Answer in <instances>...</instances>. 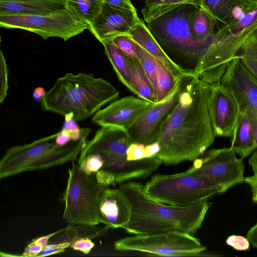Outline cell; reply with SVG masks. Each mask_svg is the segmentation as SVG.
Instances as JSON below:
<instances>
[{
	"mask_svg": "<svg viewBox=\"0 0 257 257\" xmlns=\"http://www.w3.org/2000/svg\"><path fill=\"white\" fill-rule=\"evenodd\" d=\"M0 255L1 256L3 257V256H5V257H7V256H22V255H17V254H11V253H6V252H3V251H1L0 252Z\"/></svg>",
	"mask_w": 257,
	"mask_h": 257,
	"instance_id": "48",
	"label": "cell"
},
{
	"mask_svg": "<svg viewBox=\"0 0 257 257\" xmlns=\"http://www.w3.org/2000/svg\"><path fill=\"white\" fill-rule=\"evenodd\" d=\"M65 10L79 20L90 24L100 14L102 0H64Z\"/></svg>",
	"mask_w": 257,
	"mask_h": 257,
	"instance_id": "27",
	"label": "cell"
},
{
	"mask_svg": "<svg viewBox=\"0 0 257 257\" xmlns=\"http://www.w3.org/2000/svg\"><path fill=\"white\" fill-rule=\"evenodd\" d=\"M43 248V246L32 241L25 247L22 255L24 257L37 256L42 251Z\"/></svg>",
	"mask_w": 257,
	"mask_h": 257,
	"instance_id": "39",
	"label": "cell"
},
{
	"mask_svg": "<svg viewBox=\"0 0 257 257\" xmlns=\"http://www.w3.org/2000/svg\"><path fill=\"white\" fill-rule=\"evenodd\" d=\"M208 108L215 136L231 138L240 112L233 93L220 82L211 85Z\"/></svg>",
	"mask_w": 257,
	"mask_h": 257,
	"instance_id": "15",
	"label": "cell"
},
{
	"mask_svg": "<svg viewBox=\"0 0 257 257\" xmlns=\"http://www.w3.org/2000/svg\"><path fill=\"white\" fill-rule=\"evenodd\" d=\"M118 187L132 206L131 219L123 229L134 234L178 231L194 235L201 228L210 206L205 200L188 206H175L158 202L145 191L144 185L134 180Z\"/></svg>",
	"mask_w": 257,
	"mask_h": 257,
	"instance_id": "2",
	"label": "cell"
},
{
	"mask_svg": "<svg viewBox=\"0 0 257 257\" xmlns=\"http://www.w3.org/2000/svg\"><path fill=\"white\" fill-rule=\"evenodd\" d=\"M257 3V0H201V8L224 25L237 7Z\"/></svg>",
	"mask_w": 257,
	"mask_h": 257,
	"instance_id": "26",
	"label": "cell"
},
{
	"mask_svg": "<svg viewBox=\"0 0 257 257\" xmlns=\"http://www.w3.org/2000/svg\"><path fill=\"white\" fill-rule=\"evenodd\" d=\"M128 161H138L146 158V146L140 143H131L126 151Z\"/></svg>",
	"mask_w": 257,
	"mask_h": 257,
	"instance_id": "36",
	"label": "cell"
},
{
	"mask_svg": "<svg viewBox=\"0 0 257 257\" xmlns=\"http://www.w3.org/2000/svg\"><path fill=\"white\" fill-rule=\"evenodd\" d=\"M231 138L230 147L242 159L255 150L252 128L247 117L243 112H239Z\"/></svg>",
	"mask_w": 257,
	"mask_h": 257,
	"instance_id": "21",
	"label": "cell"
},
{
	"mask_svg": "<svg viewBox=\"0 0 257 257\" xmlns=\"http://www.w3.org/2000/svg\"><path fill=\"white\" fill-rule=\"evenodd\" d=\"M115 250L140 251L161 256L196 255L206 248L194 235L178 231L135 234L114 242Z\"/></svg>",
	"mask_w": 257,
	"mask_h": 257,
	"instance_id": "11",
	"label": "cell"
},
{
	"mask_svg": "<svg viewBox=\"0 0 257 257\" xmlns=\"http://www.w3.org/2000/svg\"><path fill=\"white\" fill-rule=\"evenodd\" d=\"M198 7L180 5L146 25L169 58L184 73L197 76L202 58L213 40L201 42L191 34L189 19Z\"/></svg>",
	"mask_w": 257,
	"mask_h": 257,
	"instance_id": "4",
	"label": "cell"
},
{
	"mask_svg": "<svg viewBox=\"0 0 257 257\" xmlns=\"http://www.w3.org/2000/svg\"><path fill=\"white\" fill-rule=\"evenodd\" d=\"M161 150V147L158 142L146 145V158H149L156 156Z\"/></svg>",
	"mask_w": 257,
	"mask_h": 257,
	"instance_id": "41",
	"label": "cell"
},
{
	"mask_svg": "<svg viewBox=\"0 0 257 257\" xmlns=\"http://www.w3.org/2000/svg\"><path fill=\"white\" fill-rule=\"evenodd\" d=\"M132 72V84L136 95L153 104L157 102L154 87L140 59L128 56Z\"/></svg>",
	"mask_w": 257,
	"mask_h": 257,
	"instance_id": "25",
	"label": "cell"
},
{
	"mask_svg": "<svg viewBox=\"0 0 257 257\" xmlns=\"http://www.w3.org/2000/svg\"><path fill=\"white\" fill-rule=\"evenodd\" d=\"M119 95L110 82L93 73H67L56 80L40 101L44 110L64 116L72 113L76 121H80L93 115Z\"/></svg>",
	"mask_w": 257,
	"mask_h": 257,
	"instance_id": "3",
	"label": "cell"
},
{
	"mask_svg": "<svg viewBox=\"0 0 257 257\" xmlns=\"http://www.w3.org/2000/svg\"><path fill=\"white\" fill-rule=\"evenodd\" d=\"M65 249H56V250H42V251L37 255L38 257H43L52 254L61 253L64 252Z\"/></svg>",
	"mask_w": 257,
	"mask_h": 257,
	"instance_id": "47",
	"label": "cell"
},
{
	"mask_svg": "<svg viewBox=\"0 0 257 257\" xmlns=\"http://www.w3.org/2000/svg\"><path fill=\"white\" fill-rule=\"evenodd\" d=\"M104 52L110 61L119 80L136 95L132 80V72L128 57L116 46L111 40L102 44Z\"/></svg>",
	"mask_w": 257,
	"mask_h": 257,
	"instance_id": "23",
	"label": "cell"
},
{
	"mask_svg": "<svg viewBox=\"0 0 257 257\" xmlns=\"http://www.w3.org/2000/svg\"><path fill=\"white\" fill-rule=\"evenodd\" d=\"M145 192L161 203L188 206L223 193L213 181L188 170L177 174H156L144 185Z\"/></svg>",
	"mask_w": 257,
	"mask_h": 257,
	"instance_id": "8",
	"label": "cell"
},
{
	"mask_svg": "<svg viewBox=\"0 0 257 257\" xmlns=\"http://www.w3.org/2000/svg\"><path fill=\"white\" fill-rule=\"evenodd\" d=\"M98 212L100 223L108 228H123L131 219L132 210L128 198L118 187H107L100 201Z\"/></svg>",
	"mask_w": 257,
	"mask_h": 257,
	"instance_id": "18",
	"label": "cell"
},
{
	"mask_svg": "<svg viewBox=\"0 0 257 257\" xmlns=\"http://www.w3.org/2000/svg\"><path fill=\"white\" fill-rule=\"evenodd\" d=\"M0 103L2 104L7 95L9 89V70L6 58L2 50L0 54Z\"/></svg>",
	"mask_w": 257,
	"mask_h": 257,
	"instance_id": "34",
	"label": "cell"
},
{
	"mask_svg": "<svg viewBox=\"0 0 257 257\" xmlns=\"http://www.w3.org/2000/svg\"><path fill=\"white\" fill-rule=\"evenodd\" d=\"M231 148L213 149L194 161L190 168L219 185L224 193L234 185L244 182L243 159L237 158Z\"/></svg>",
	"mask_w": 257,
	"mask_h": 257,
	"instance_id": "13",
	"label": "cell"
},
{
	"mask_svg": "<svg viewBox=\"0 0 257 257\" xmlns=\"http://www.w3.org/2000/svg\"><path fill=\"white\" fill-rule=\"evenodd\" d=\"M103 164V160L99 154H89L78 165L80 168L86 173L95 174L102 169Z\"/></svg>",
	"mask_w": 257,
	"mask_h": 257,
	"instance_id": "33",
	"label": "cell"
},
{
	"mask_svg": "<svg viewBox=\"0 0 257 257\" xmlns=\"http://www.w3.org/2000/svg\"><path fill=\"white\" fill-rule=\"evenodd\" d=\"M186 4L201 7V0H145L142 10L144 20L148 23L176 7Z\"/></svg>",
	"mask_w": 257,
	"mask_h": 257,
	"instance_id": "28",
	"label": "cell"
},
{
	"mask_svg": "<svg viewBox=\"0 0 257 257\" xmlns=\"http://www.w3.org/2000/svg\"><path fill=\"white\" fill-rule=\"evenodd\" d=\"M237 55L245 67L257 80V38L254 34L245 41Z\"/></svg>",
	"mask_w": 257,
	"mask_h": 257,
	"instance_id": "29",
	"label": "cell"
},
{
	"mask_svg": "<svg viewBox=\"0 0 257 257\" xmlns=\"http://www.w3.org/2000/svg\"><path fill=\"white\" fill-rule=\"evenodd\" d=\"M153 103L133 95L112 101L92 116L93 123L100 126L111 125L128 128Z\"/></svg>",
	"mask_w": 257,
	"mask_h": 257,
	"instance_id": "17",
	"label": "cell"
},
{
	"mask_svg": "<svg viewBox=\"0 0 257 257\" xmlns=\"http://www.w3.org/2000/svg\"><path fill=\"white\" fill-rule=\"evenodd\" d=\"M246 237L254 248H257V222L247 231Z\"/></svg>",
	"mask_w": 257,
	"mask_h": 257,
	"instance_id": "42",
	"label": "cell"
},
{
	"mask_svg": "<svg viewBox=\"0 0 257 257\" xmlns=\"http://www.w3.org/2000/svg\"><path fill=\"white\" fill-rule=\"evenodd\" d=\"M157 71V102L164 99L173 89L178 78L156 59Z\"/></svg>",
	"mask_w": 257,
	"mask_h": 257,
	"instance_id": "30",
	"label": "cell"
},
{
	"mask_svg": "<svg viewBox=\"0 0 257 257\" xmlns=\"http://www.w3.org/2000/svg\"><path fill=\"white\" fill-rule=\"evenodd\" d=\"M135 43L144 69L154 87L156 97L157 83V71L156 64V59L139 44L136 42H135Z\"/></svg>",
	"mask_w": 257,
	"mask_h": 257,
	"instance_id": "31",
	"label": "cell"
},
{
	"mask_svg": "<svg viewBox=\"0 0 257 257\" xmlns=\"http://www.w3.org/2000/svg\"><path fill=\"white\" fill-rule=\"evenodd\" d=\"M45 89L41 87L36 88L33 93V97L34 99L37 101L40 100L42 97H43L46 94Z\"/></svg>",
	"mask_w": 257,
	"mask_h": 257,
	"instance_id": "46",
	"label": "cell"
},
{
	"mask_svg": "<svg viewBox=\"0 0 257 257\" xmlns=\"http://www.w3.org/2000/svg\"><path fill=\"white\" fill-rule=\"evenodd\" d=\"M127 130L115 126H101L93 137L87 140L77 160L80 164L89 154L102 158V170L112 174L115 183L145 179L159 168L162 161L157 156L138 161H128L126 151L131 144Z\"/></svg>",
	"mask_w": 257,
	"mask_h": 257,
	"instance_id": "6",
	"label": "cell"
},
{
	"mask_svg": "<svg viewBox=\"0 0 257 257\" xmlns=\"http://www.w3.org/2000/svg\"><path fill=\"white\" fill-rule=\"evenodd\" d=\"M107 226L97 227L83 224H68L65 227L59 229L49 240V243L73 242L81 238H89L94 239L106 235L108 232Z\"/></svg>",
	"mask_w": 257,
	"mask_h": 257,
	"instance_id": "22",
	"label": "cell"
},
{
	"mask_svg": "<svg viewBox=\"0 0 257 257\" xmlns=\"http://www.w3.org/2000/svg\"><path fill=\"white\" fill-rule=\"evenodd\" d=\"M0 26L23 29L46 40L57 37L64 41L88 30L89 25L66 10L48 14H0Z\"/></svg>",
	"mask_w": 257,
	"mask_h": 257,
	"instance_id": "10",
	"label": "cell"
},
{
	"mask_svg": "<svg viewBox=\"0 0 257 257\" xmlns=\"http://www.w3.org/2000/svg\"><path fill=\"white\" fill-rule=\"evenodd\" d=\"M195 75L183 73L169 94L151 106L127 130L132 143L158 142L161 126L178 103L180 96Z\"/></svg>",
	"mask_w": 257,
	"mask_h": 257,
	"instance_id": "12",
	"label": "cell"
},
{
	"mask_svg": "<svg viewBox=\"0 0 257 257\" xmlns=\"http://www.w3.org/2000/svg\"><path fill=\"white\" fill-rule=\"evenodd\" d=\"M106 187L98 182L94 174L86 173L77 163H73L60 198L64 204L63 218L65 222L91 225L100 223L98 208Z\"/></svg>",
	"mask_w": 257,
	"mask_h": 257,
	"instance_id": "9",
	"label": "cell"
},
{
	"mask_svg": "<svg viewBox=\"0 0 257 257\" xmlns=\"http://www.w3.org/2000/svg\"><path fill=\"white\" fill-rule=\"evenodd\" d=\"M94 246V243L89 238L79 239L71 243L70 246L73 250L81 251L84 254H88Z\"/></svg>",
	"mask_w": 257,
	"mask_h": 257,
	"instance_id": "37",
	"label": "cell"
},
{
	"mask_svg": "<svg viewBox=\"0 0 257 257\" xmlns=\"http://www.w3.org/2000/svg\"><path fill=\"white\" fill-rule=\"evenodd\" d=\"M216 24L214 19L199 6L192 13L189 21L191 34L201 42L213 40Z\"/></svg>",
	"mask_w": 257,
	"mask_h": 257,
	"instance_id": "24",
	"label": "cell"
},
{
	"mask_svg": "<svg viewBox=\"0 0 257 257\" xmlns=\"http://www.w3.org/2000/svg\"><path fill=\"white\" fill-rule=\"evenodd\" d=\"M57 232V231L50 233L48 235L39 237L36 239H34L33 241L35 243L40 245L43 247L46 246L49 243L50 239Z\"/></svg>",
	"mask_w": 257,
	"mask_h": 257,
	"instance_id": "43",
	"label": "cell"
},
{
	"mask_svg": "<svg viewBox=\"0 0 257 257\" xmlns=\"http://www.w3.org/2000/svg\"><path fill=\"white\" fill-rule=\"evenodd\" d=\"M109 5L120 9L136 11L130 0H102Z\"/></svg>",
	"mask_w": 257,
	"mask_h": 257,
	"instance_id": "38",
	"label": "cell"
},
{
	"mask_svg": "<svg viewBox=\"0 0 257 257\" xmlns=\"http://www.w3.org/2000/svg\"><path fill=\"white\" fill-rule=\"evenodd\" d=\"M210 87L194 76L163 122L158 141L161 150L157 156L164 164L194 161L214 143L216 136L208 108Z\"/></svg>",
	"mask_w": 257,
	"mask_h": 257,
	"instance_id": "1",
	"label": "cell"
},
{
	"mask_svg": "<svg viewBox=\"0 0 257 257\" xmlns=\"http://www.w3.org/2000/svg\"><path fill=\"white\" fill-rule=\"evenodd\" d=\"M257 30V3L236 7L214 33L201 61L197 76L212 85L219 83L243 44Z\"/></svg>",
	"mask_w": 257,
	"mask_h": 257,
	"instance_id": "5",
	"label": "cell"
},
{
	"mask_svg": "<svg viewBox=\"0 0 257 257\" xmlns=\"http://www.w3.org/2000/svg\"><path fill=\"white\" fill-rule=\"evenodd\" d=\"M254 173H257V150H255L248 160Z\"/></svg>",
	"mask_w": 257,
	"mask_h": 257,
	"instance_id": "45",
	"label": "cell"
},
{
	"mask_svg": "<svg viewBox=\"0 0 257 257\" xmlns=\"http://www.w3.org/2000/svg\"><path fill=\"white\" fill-rule=\"evenodd\" d=\"M111 41L116 46L127 56L136 59H140L135 43L130 36H117Z\"/></svg>",
	"mask_w": 257,
	"mask_h": 257,
	"instance_id": "32",
	"label": "cell"
},
{
	"mask_svg": "<svg viewBox=\"0 0 257 257\" xmlns=\"http://www.w3.org/2000/svg\"><path fill=\"white\" fill-rule=\"evenodd\" d=\"M254 35L255 36V37L257 38V30L255 31V32L254 33Z\"/></svg>",
	"mask_w": 257,
	"mask_h": 257,
	"instance_id": "49",
	"label": "cell"
},
{
	"mask_svg": "<svg viewBox=\"0 0 257 257\" xmlns=\"http://www.w3.org/2000/svg\"><path fill=\"white\" fill-rule=\"evenodd\" d=\"M244 182L248 185L252 193V201L257 203V173L244 178Z\"/></svg>",
	"mask_w": 257,
	"mask_h": 257,
	"instance_id": "40",
	"label": "cell"
},
{
	"mask_svg": "<svg viewBox=\"0 0 257 257\" xmlns=\"http://www.w3.org/2000/svg\"><path fill=\"white\" fill-rule=\"evenodd\" d=\"M220 83L234 95L239 111L251 125L257 150V80L250 73L237 55L231 61Z\"/></svg>",
	"mask_w": 257,
	"mask_h": 257,
	"instance_id": "14",
	"label": "cell"
},
{
	"mask_svg": "<svg viewBox=\"0 0 257 257\" xmlns=\"http://www.w3.org/2000/svg\"><path fill=\"white\" fill-rule=\"evenodd\" d=\"M137 11L120 9L103 2L98 16L89 24L88 30L101 44L121 35H130L138 23Z\"/></svg>",
	"mask_w": 257,
	"mask_h": 257,
	"instance_id": "16",
	"label": "cell"
},
{
	"mask_svg": "<svg viewBox=\"0 0 257 257\" xmlns=\"http://www.w3.org/2000/svg\"><path fill=\"white\" fill-rule=\"evenodd\" d=\"M131 38L145 49L177 78L184 73L166 55L155 39L144 21L140 18L138 23L131 31Z\"/></svg>",
	"mask_w": 257,
	"mask_h": 257,
	"instance_id": "20",
	"label": "cell"
},
{
	"mask_svg": "<svg viewBox=\"0 0 257 257\" xmlns=\"http://www.w3.org/2000/svg\"><path fill=\"white\" fill-rule=\"evenodd\" d=\"M91 132V130L87 131L79 140L63 146L55 143L56 133L30 143L9 148L0 160V179L73 162L79 157Z\"/></svg>",
	"mask_w": 257,
	"mask_h": 257,
	"instance_id": "7",
	"label": "cell"
},
{
	"mask_svg": "<svg viewBox=\"0 0 257 257\" xmlns=\"http://www.w3.org/2000/svg\"><path fill=\"white\" fill-rule=\"evenodd\" d=\"M70 244L68 242L49 243L44 247L43 250L66 249L67 248L70 247Z\"/></svg>",
	"mask_w": 257,
	"mask_h": 257,
	"instance_id": "44",
	"label": "cell"
},
{
	"mask_svg": "<svg viewBox=\"0 0 257 257\" xmlns=\"http://www.w3.org/2000/svg\"><path fill=\"white\" fill-rule=\"evenodd\" d=\"M225 243L238 251L249 250L250 244L246 237L238 235L229 236L225 240Z\"/></svg>",
	"mask_w": 257,
	"mask_h": 257,
	"instance_id": "35",
	"label": "cell"
},
{
	"mask_svg": "<svg viewBox=\"0 0 257 257\" xmlns=\"http://www.w3.org/2000/svg\"><path fill=\"white\" fill-rule=\"evenodd\" d=\"M65 10L64 0H0V14H48Z\"/></svg>",
	"mask_w": 257,
	"mask_h": 257,
	"instance_id": "19",
	"label": "cell"
}]
</instances>
